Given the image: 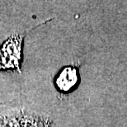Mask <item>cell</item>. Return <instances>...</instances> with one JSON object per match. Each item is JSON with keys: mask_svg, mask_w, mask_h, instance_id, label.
<instances>
[{"mask_svg": "<svg viewBox=\"0 0 127 127\" xmlns=\"http://www.w3.org/2000/svg\"><path fill=\"white\" fill-rule=\"evenodd\" d=\"M22 37H14L5 42L0 50V68H17L19 69Z\"/></svg>", "mask_w": 127, "mask_h": 127, "instance_id": "cell-1", "label": "cell"}, {"mask_svg": "<svg viewBox=\"0 0 127 127\" xmlns=\"http://www.w3.org/2000/svg\"><path fill=\"white\" fill-rule=\"evenodd\" d=\"M78 81V69L73 66H67L59 73L55 78V86L62 93H68L76 87Z\"/></svg>", "mask_w": 127, "mask_h": 127, "instance_id": "cell-2", "label": "cell"}]
</instances>
